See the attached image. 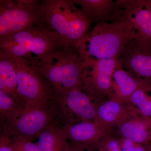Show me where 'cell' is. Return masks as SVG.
I'll use <instances>...</instances> for the list:
<instances>
[{"mask_svg":"<svg viewBox=\"0 0 151 151\" xmlns=\"http://www.w3.org/2000/svg\"><path fill=\"white\" fill-rule=\"evenodd\" d=\"M37 138L36 144L40 151H63L67 142L57 118Z\"/></svg>","mask_w":151,"mask_h":151,"instance_id":"cell-18","label":"cell"},{"mask_svg":"<svg viewBox=\"0 0 151 151\" xmlns=\"http://www.w3.org/2000/svg\"><path fill=\"white\" fill-rule=\"evenodd\" d=\"M58 120L61 124L84 122L95 123L97 105L83 86L66 91L55 98Z\"/></svg>","mask_w":151,"mask_h":151,"instance_id":"cell-8","label":"cell"},{"mask_svg":"<svg viewBox=\"0 0 151 151\" xmlns=\"http://www.w3.org/2000/svg\"><path fill=\"white\" fill-rule=\"evenodd\" d=\"M32 63L53 89L55 98L70 89L83 86L85 61L75 46L52 51Z\"/></svg>","mask_w":151,"mask_h":151,"instance_id":"cell-2","label":"cell"},{"mask_svg":"<svg viewBox=\"0 0 151 151\" xmlns=\"http://www.w3.org/2000/svg\"><path fill=\"white\" fill-rule=\"evenodd\" d=\"M127 105V116L116 126L112 134L119 137L150 145L151 143V118L144 116L132 105Z\"/></svg>","mask_w":151,"mask_h":151,"instance_id":"cell-11","label":"cell"},{"mask_svg":"<svg viewBox=\"0 0 151 151\" xmlns=\"http://www.w3.org/2000/svg\"><path fill=\"white\" fill-rule=\"evenodd\" d=\"M0 151H15L11 143V139L6 131L1 129Z\"/></svg>","mask_w":151,"mask_h":151,"instance_id":"cell-24","label":"cell"},{"mask_svg":"<svg viewBox=\"0 0 151 151\" xmlns=\"http://www.w3.org/2000/svg\"><path fill=\"white\" fill-rule=\"evenodd\" d=\"M24 107L6 92L0 90V118L1 124L8 122Z\"/></svg>","mask_w":151,"mask_h":151,"instance_id":"cell-20","label":"cell"},{"mask_svg":"<svg viewBox=\"0 0 151 151\" xmlns=\"http://www.w3.org/2000/svg\"><path fill=\"white\" fill-rule=\"evenodd\" d=\"M84 60L83 88L94 103L98 105L110 97L112 76L118 63V58Z\"/></svg>","mask_w":151,"mask_h":151,"instance_id":"cell-9","label":"cell"},{"mask_svg":"<svg viewBox=\"0 0 151 151\" xmlns=\"http://www.w3.org/2000/svg\"><path fill=\"white\" fill-rule=\"evenodd\" d=\"M124 9V17L138 35L151 45V0H117Z\"/></svg>","mask_w":151,"mask_h":151,"instance_id":"cell-12","label":"cell"},{"mask_svg":"<svg viewBox=\"0 0 151 151\" xmlns=\"http://www.w3.org/2000/svg\"><path fill=\"white\" fill-rule=\"evenodd\" d=\"M17 88L15 60L0 51V90L6 92L24 107L18 95Z\"/></svg>","mask_w":151,"mask_h":151,"instance_id":"cell-17","label":"cell"},{"mask_svg":"<svg viewBox=\"0 0 151 151\" xmlns=\"http://www.w3.org/2000/svg\"><path fill=\"white\" fill-rule=\"evenodd\" d=\"M128 104L134 107L144 116L151 118V84L136 90L130 97Z\"/></svg>","mask_w":151,"mask_h":151,"instance_id":"cell-19","label":"cell"},{"mask_svg":"<svg viewBox=\"0 0 151 151\" xmlns=\"http://www.w3.org/2000/svg\"><path fill=\"white\" fill-rule=\"evenodd\" d=\"M150 83L135 77L124 69L118 62L112 79V89L109 98L127 105L132 94L136 90Z\"/></svg>","mask_w":151,"mask_h":151,"instance_id":"cell-15","label":"cell"},{"mask_svg":"<svg viewBox=\"0 0 151 151\" xmlns=\"http://www.w3.org/2000/svg\"><path fill=\"white\" fill-rule=\"evenodd\" d=\"M45 20L68 46L76 44L90 32L92 22L73 0H44Z\"/></svg>","mask_w":151,"mask_h":151,"instance_id":"cell-4","label":"cell"},{"mask_svg":"<svg viewBox=\"0 0 151 151\" xmlns=\"http://www.w3.org/2000/svg\"><path fill=\"white\" fill-rule=\"evenodd\" d=\"M15 60L17 92L24 107L48 108L55 105L53 89L32 63L21 58Z\"/></svg>","mask_w":151,"mask_h":151,"instance_id":"cell-5","label":"cell"},{"mask_svg":"<svg viewBox=\"0 0 151 151\" xmlns=\"http://www.w3.org/2000/svg\"><path fill=\"white\" fill-rule=\"evenodd\" d=\"M149 146H150V151H151V143L150 144Z\"/></svg>","mask_w":151,"mask_h":151,"instance_id":"cell-26","label":"cell"},{"mask_svg":"<svg viewBox=\"0 0 151 151\" xmlns=\"http://www.w3.org/2000/svg\"><path fill=\"white\" fill-rule=\"evenodd\" d=\"M118 63L135 77L151 83V45L139 36L124 48Z\"/></svg>","mask_w":151,"mask_h":151,"instance_id":"cell-10","label":"cell"},{"mask_svg":"<svg viewBox=\"0 0 151 151\" xmlns=\"http://www.w3.org/2000/svg\"><path fill=\"white\" fill-rule=\"evenodd\" d=\"M97 151H122L119 138L111 134L97 145Z\"/></svg>","mask_w":151,"mask_h":151,"instance_id":"cell-22","label":"cell"},{"mask_svg":"<svg viewBox=\"0 0 151 151\" xmlns=\"http://www.w3.org/2000/svg\"><path fill=\"white\" fill-rule=\"evenodd\" d=\"M60 124L67 141L96 149L104 138L112 134L94 122H81Z\"/></svg>","mask_w":151,"mask_h":151,"instance_id":"cell-13","label":"cell"},{"mask_svg":"<svg viewBox=\"0 0 151 151\" xmlns=\"http://www.w3.org/2000/svg\"><path fill=\"white\" fill-rule=\"evenodd\" d=\"M119 138L122 151H150L149 145L140 144L126 138Z\"/></svg>","mask_w":151,"mask_h":151,"instance_id":"cell-23","label":"cell"},{"mask_svg":"<svg viewBox=\"0 0 151 151\" xmlns=\"http://www.w3.org/2000/svg\"><path fill=\"white\" fill-rule=\"evenodd\" d=\"M63 151H97V150L92 147L67 141Z\"/></svg>","mask_w":151,"mask_h":151,"instance_id":"cell-25","label":"cell"},{"mask_svg":"<svg viewBox=\"0 0 151 151\" xmlns=\"http://www.w3.org/2000/svg\"><path fill=\"white\" fill-rule=\"evenodd\" d=\"M96 105L97 114L95 123L112 133L128 114L127 105L112 98H108Z\"/></svg>","mask_w":151,"mask_h":151,"instance_id":"cell-16","label":"cell"},{"mask_svg":"<svg viewBox=\"0 0 151 151\" xmlns=\"http://www.w3.org/2000/svg\"><path fill=\"white\" fill-rule=\"evenodd\" d=\"M43 1L0 0V38L45 23Z\"/></svg>","mask_w":151,"mask_h":151,"instance_id":"cell-6","label":"cell"},{"mask_svg":"<svg viewBox=\"0 0 151 151\" xmlns=\"http://www.w3.org/2000/svg\"><path fill=\"white\" fill-rule=\"evenodd\" d=\"M15 151H40L36 143L32 139L20 137H10Z\"/></svg>","mask_w":151,"mask_h":151,"instance_id":"cell-21","label":"cell"},{"mask_svg":"<svg viewBox=\"0 0 151 151\" xmlns=\"http://www.w3.org/2000/svg\"><path fill=\"white\" fill-rule=\"evenodd\" d=\"M138 36L132 24L123 16L116 22L95 25L75 46L83 60L111 59L118 58Z\"/></svg>","mask_w":151,"mask_h":151,"instance_id":"cell-1","label":"cell"},{"mask_svg":"<svg viewBox=\"0 0 151 151\" xmlns=\"http://www.w3.org/2000/svg\"><path fill=\"white\" fill-rule=\"evenodd\" d=\"M67 46L46 23L0 38V51L32 63Z\"/></svg>","mask_w":151,"mask_h":151,"instance_id":"cell-3","label":"cell"},{"mask_svg":"<svg viewBox=\"0 0 151 151\" xmlns=\"http://www.w3.org/2000/svg\"><path fill=\"white\" fill-rule=\"evenodd\" d=\"M58 116L56 105L48 108L24 107L8 122L1 125L9 137H20L33 139Z\"/></svg>","mask_w":151,"mask_h":151,"instance_id":"cell-7","label":"cell"},{"mask_svg":"<svg viewBox=\"0 0 151 151\" xmlns=\"http://www.w3.org/2000/svg\"><path fill=\"white\" fill-rule=\"evenodd\" d=\"M82 10L92 23L112 22L124 16V9L117 1L73 0Z\"/></svg>","mask_w":151,"mask_h":151,"instance_id":"cell-14","label":"cell"}]
</instances>
